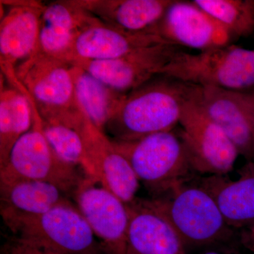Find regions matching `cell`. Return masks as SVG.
<instances>
[{"label": "cell", "instance_id": "obj_1", "mask_svg": "<svg viewBox=\"0 0 254 254\" xmlns=\"http://www.w3.org/2000/svg\"><path fill=\"white\" fill-rule=\"evenodd\" d=\"M194 85L160 74L125 95L105 127L111 139L131 141L179 125Z\"/></svg>", "mask_w": 254, "mask_h": 254}, {"label": "cell", "instance_id": "obj_2", "mask_svg": "<svg viewBox=\"0 0 254 254\" xmlns=\"http://www.w3.org/2000/svg\"><path fill=\"white\" fill-rule=\"evenodd\" d=\"M168 222L185 247H215L239 240L212 195L193 180L155 198H139Z\"/></svg>", "mask_w": 254, "mask_h": 254}, {"label": "cell", "instance_id": "obj_3", "mask_svg": "<svg viewBox=\"0 0 254 254\" xmlns=\"http://www.w3.org/2000/svg\"><path fill=\"white\" fill-rule=\"evenodd\" d=\"M13 236L37 248L62 254H100V243L86 219L71 200L38 215L1 209Z\"/></svg>", "mask_w": 254, "mask_h": 254}, {"label": "cell", "instance_id": "obj_4", "mask_svg": "<svg viewBox=\"0 0 254 254\" xmlns=\"http://www.w3.org/2000/svg\"><path fill=\"white\" fill-rule=\"evenodd\" d=\"M112 141L131 164L150 198L160 196L198 176L192 170L183 143L175 129L135 141Z\"/></svg>", "mask_w": 254, "mask_h": 254}, {"label": "cell", "instance_id": "obj_5", "mask_svg": "<svg viewBox=\"0 0 254 254\" xmlns=\"http://www.w3.org/2000/svg\"><path fill=\"white\" fill-rule=\"evenodd\" d=\"M72 64L36 51L15 70L16 79L34 101L41 118L76 127L82 117L76 104Z\"/></svg>", "mask_w": 254, "mask_h": 254}, {"label": "cell", "instance_id": "obj_6", "mask_svg": "<svg viewBox=\"0 0 254 254\" xmlns=\"http://www.w3.org/2000/svg\"><path fill=\"white\" fill-rule=\"evenodd\" d=\"M161 74L195 86L245 91L254 86V50L232 44L196 54L180 50Z\"/></svg>", "mask_w": 254, "mask_h": 254}, {"label": "cell", "instance_id": "obj_7", "mask_svg": "<svg viewBox=\"0 0 254 254\" xmlns=\"http://www.w3.org/2000/svg\"><path fill=\"white\" fill-rule=\"evenodd\" d=\"M33 113V127L13 146L4 166L0 168V181L36 180L53 184L71 195L83 177L79 168L64 161L50 146L43 133L41 115L28 93Z\"/></svg>", "mask_w": 254, "mask_h": 254}, {"label": "cell", "instance_id": "obj_8", "mask_svg": "<svg viewBox=\"0 0 254 254\" xmlns=\"http://www.w3.org/2000/svg\"><path fill=\"white\" fill-rule=\"evenodd\" d=\"M193 94V93H192ZM177 132L192 170L198 176H223L233 170L239 152L225 131L191 98L184 108Z\"/></svg>", "mask_w": 254, "mask_h": 254}, {"label": "cell", "instance_id": "obj_9", "mask_svg": "<svg viewBox=\"0 0 254 254\" xmlns=\"http://www.w3.org/2000/svg\"><path fill=\"white\" fill-rule=\"evenodd\" d=\"M86 219L103 253L128 254V205L94 179L83 177L71 195Z\"/></svg>", "mask_w": 254, "mask_h": 254}, {"label": "cell", "instance_id": "obj_10", "mask_svg": "<svg viewBox=\"0 0 254 254\" xmlns=\"http://www.w3.org/2000/svg\"><path fill=\"white\" fill-rule=\"evenodd\" d=\"M192 100L248 162L254 154V93L195 86Z\"/></svg>", "mask_w": 254, "mask_h": 254}, {"label": "cell", "instance_id": "obj_11", "mask_svg": "<svg viewBox=\"0 0 254 254\" xmlns=\"http://www.w3.org/2000/svg\"><path fill=\"white\" fill-rule=\"evenodd\" d=\"M180 50L179 47L163 43L117 59L76 60L70 64L83 68L114 89L127 93L161 74Z\"/></svg>", "mask_w": 254, "mask_h": 254}, {"label": "cell", "instance_id": "obj_12", "mask_svg": "<svg viewBox=\"0 0 254 254\" xmlns=\"http://www.w3.org/2000/svg\"><path fill=\"white\" fill-rule=\"evenodd\" d=\"M152 32L177 47L205 51L231 44L226 28L194 1L173 0Z\"/></svg>", "mask_w": 254, "mask_h": 254}, {"label": "cell", "instance_id": "obj_13", "mask_svg": "<svg viewBox=\"0 0 254 254\" xmlns=\"http://www.w3.org/2000/svg\"><path fill=\"white\" fill-rule=\"evenodd\" d=\"M9 9L1 16L0 63L8 81L16 67L38 50L42 11L45 4L33 0H1Z\"/></svg>", "mask_w": 254, "mask_h": 254}, {"label": "cell", "instance_id": "obj_14", "mask_svg": "<svg viewBox=\"0 0 254 254\" xmlns=\"http://www.w3.org/2000/svg\"><path fill=\"white\" fill-rule=\"evenodd\" d=\"M78 130L97 181L125 204L133 203L136 200L141 182L131 164L117 149L111 138L84 115Z\"/></svg>", "mask_w": 254, "mask_h": 254}, {"label": "cell", "instance_id": "obj_15", "mask_svg": "<svg viewBox=\"0 0 254 254\" xmlns=\"http://www.w3.org/2000/svg\"><path fill=\"white\" fill-rule=\"evenodd\" d=\"M97 20L76 0H60L45 4L37 51L67 62L80 33Z\"/></svg>", "mask_w": 254, "mask_h": 254}, {"label": "cell", "instance_id": "obj_16", "mask_svg": "<svg viewBox=\"0 0 254 254\" xmlns=\"http://www.w3.org/2000/svg\"><path fill=\"white\" fill-rule=\"evenodd\" d=\"M163 43L167 42L150 32L123 31L98 19L80 33L67 62L117 59L136 50Z\"/></svg>", "mask_w": 254, "mask_h": 254}, {"label": "cell", "instance_id": "obj_17", "mask_svg": "<svg viewBox=\"0 0 254 254\" xmlns=\"http://www.w3.org/2000/svg\"><path fill=\"white\" fill-rule=\"evenodd\" d=\"M237 180L223 176H196L193 181L208 192L227 225L236 230L254 226V163L242 167Z\"/></svg>", "mask_w": 254, "mask_h": 254}, {"label": "cell", "instance_id": "obj_18", "mask_svg": "<svg viewBox=\"0 0 254 254\" xmlns=\"http://www.w3.org/2000/svg\"><path fill=\"white\" fill-rule=\"evenodd\" d=\"M173 1V0H76L81 7L102 22L131 33H153L152 30L158 24Z\"/></svg>", "mask_w": 254, "mask_h": 254}, {"label": "cell", "instance_id": "obj_19", "mask_svg": "<svg viewBox=\"0 0 254 254\" xmlns=\"http://www.w3.org/2000/svg\"><path fill=\"white\" fill-rule=\"evenodd\" d=\"M128 206V254H187L186 247L173 227L139 198Z\"/></svg>", "mask_w": 254, "mask_h": 254}, {"label": "cell", "instance_id": "obj_20", "mask_svg": "<svg viewBox=\"0 0 254 254\" xmlns=\"http://www.w3.org/2000/svg\"><path fill=\"white\" fill-rule=\"evenodd\" d=\"M76 104L95 127L104 131L127 93L114 89L79 66L72 65Z\"/></svg>", "mask_w": 254, "mask_h": 254}, {"label": "cell", "instance_id": "obj_21", "mask_svg": "<svg viewBox=\"0 0 254 254\" xmlns=\"http://www.w3.org/2000/svg\"><path fill=\"white\" fill-rule=\"evenodd\" d=\"M59 187L48 182L16 180L0 181L1 208L26 215H38L70 200Z\"/></svg>", "mask_w": 254, "mask_h": 254}, {"label": "cell", "instance_id": "obj_22", "mask_svg": "<svg viewBox=\"0 0 254 254\" xmlns=\"http://www.w3.org/2000/svg\"><path fill=\"white\" fill-rule=\"evenodd\" d=\"M33 123L31 101L22 88L6 86L0 90V168L4 166L18 140Z\"/></svg>", "mask_w": 254, "mask_h": 254}, {"label": "cell", "instance_id": "obj_23", "mask_svg": "<svg viewBox=\"0 0 254 254\" xmlns=\"http://www.w3.org/2000/svg\"><path fill=\"white\" fill-rule=\"evenodd\" d=\"M41 121L43 133L57 155L66 163L79 168L86 176L96 180L78 128L42 118Z\"/></svg>", "mask_w": 254, "mask_h": 254}, {"label": "cell", "instance_id": "obj_24", "mask_svg": "<svg viewBox=\"0 0 254 254\" xmlns=\"http://www.w3.org/2000/svg\"><path fill=\"white\" fill-rule=\"evenodd\" d=\"M230 32L233 38L254 31V1L246 0H193Z\"/></svg>", "mask_w": 254, "mask_h": 254}, {"label": "cell", "instance_id": "obj_25", "mask_svg": "<svg viewBox=\"0 0 254 254\" xmlns=\"http://www.w3.org/2000/svg\"><path fill=\"white\" fill-rule=\"evenodd\" d=\"M1 254H62L37 248L12 236L7 239L1 249Z\"/></svg>", "mask_w": 254, "mask_h": 254}, {"label": "cell", "instance_id": "obj_26", "mask_svg": "<svg viewBox=\"0 0 254 254\" xmlns=\"http://www.w3.org/2000/svg\"><path fill=\"white\" fill-rule=\"evenodd\" d=\"M239 240L246 248L254 253V226L239 230Z\"/></svg>", "mask_w": 254, "mask_h": 254}, {"label": "cell", "instance_id": "obj_27", "mask_svg": "<svg viewBox=\"0 0 254 254\" xmlns=\"http://www.w3.org/2000/svg\"><path fill=\"white\" fill-rule=\"evenodd\" d=\"M201 254H240L236 252H232V251H225L222 250H217V249L210 248L205 251Z\"/></svg>", "mask_w": 254, "mask_h": 254}, {"label": "cell", "instance_id": "obj_28", "mask_svg": "<svg viewBox=\"0 0 254 254\" xmlns=\"http://www.w3.org/2000/svg\"><path fill=\"white\" fill-rule=\"evenodd\" d=\"M251 162V161H250ZM252 162H253V163H254V158H253V160H252Z\"/></svg>", "mask_w": 254, "mask_h": 254}]
</instances>
